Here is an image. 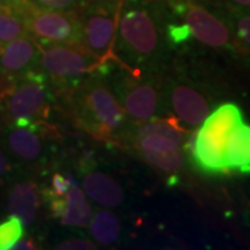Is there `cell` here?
I'll list each match as a JSON object with an SVG mask.
<instances>
[{"instance_id":"obj_23","label":"cell","mask_w":250,"mask_h":250,"mask_svg":"<svg viewBox=\"0 0 250 250\" xmlns=\"http://www.w3.org/2000/svg\"><path fill=\"white\" fill-rule=\"evenodd\" d=\"M75 182H77V181L72 178L71 175H68V174L53 172L49 185L42 188V190L49 192V193H53V195H64Z\"/></svg>"},{"instance_id":"obj_20","label":"cell","mask_w":250,"mask_h":250,"mask_svg":"<svg viewBox=\"0 0 250 250\" xmlns=\"http://www.w3.org/2000/svg\"><path fill=\"white\" fill-rule=\"evenodd\" d=\"M28 35L24 17L11 6L0 1V45Z\"/></svg>"},{"instance_id":"obj_1","label":"cell","mask_w":250,"mask_h":250,"mask_svg":"<svg viewBox=\"0 0 250 250\" xmlns=\"http://www.w3.org/2000/svg\"><path fill=\"white\" fill-rule=\"evenodd\" d=\"M167 13L159 0H121L113 57L132 70H160Z\"/></svg>"},{"instance_id":"obj_14","label":"cell","mask_w":250,"mask_h":250,"mask_svg":"<svg viewBox=\"0 0 250 250\" xmlns=\"http://www.w3.org/2000/svg\"><path fill=\"white\" fill-rule=\"evenodd\" d=\"M80 175L83 193L96 205L106 208H116L125 202L123 185L113 175L92 166L89 159L81 161Z\"/></svg>"},{"instance_id":"obj_11","label":"cell","mask_w":250,"mask_h":250,"mask_svg":"<svg viewBox=\"0 0 250 250\" xmlns=\"http://www.w3.org/2000/svg\"><path fill=\"white\" fill-rule=\"evenodd\" d=\"M185 128H199L211 113L210 99L195 83L185 78H166L164 81V111Z\"/></svg>"},{"instance_id":"obj_7","label":"cell","mask_w":250,"mask_h":250,"mask_svg":"<svg viewBox=\"0 0 250 250\" xmlns=\"http://www.w3.org/2000/svg\"><path fill=\"white\" fill-rule=\"evenodd\" d=\"M170 17L187 24L192 39L213 49L235 50L232 29L225 16L199 0H164Z\"/></svg>"},{"instance_id":"obj_9","label":"cell","mask_w":250,"mask_h":250,"mask_svg":"<svg viewBox=\"0 0 250 250\" xmlns=\"http://www.w3.org/2000/svg\"><path fill=\"white\" fill-rule=\"evenodd\" d=\"M52 134L45 123L7 125L1 128L0 143L18 167L41 170L53 156Z\"/></svg>"},{"instance_id":"obj_4","label":"cell","mask_w":250,"mask_h":250,"mask_svg":"<svg viewBox=\"0 0 250 250\" xmlns=\"http://www.w3.org/2000/svg\"><path fill=\"white\" fill-rule=\"evenodd\" d=\"M243 123V113L235 103L214 108L199 128L189 132L182 149L193 168L205 175L228 174L225 146L235 126Z\"/></svg>"},{"instance_id":"obj_27","label":"cell","mask_w":250,"mask_h":250,"mask_svg":"<svg viewBox=\"0 0 250 250\" xmlns=\"http://www.w3.org/2000/svg\"><path fill=\"white\" fill-rule=\"evenodd\" d=\"M224 1H225V4H229V6L250 9V0H224Z\"/></svg>"},{"instance_id":"obj_22","label":"cell","mask_w":250,"mask_h":250,"mask_svg":"<svg viewBox=\"0 0 250 250\" xmlns=\"http://www.w3.org/2000/svg\"><path fill=\"white\" fill-rule=\"evenodd\" d=\"M22 1L36 9L78 13L88 0H22Z\"/></svg>"},{"instance_id":"obj_6","label":"cell","mask_w":250,"mask_h":250,"mask_svg":"<svg viewBox=\"0 0 250 250\" xmlns=\"http://www.w3.org/2000/svg\"><path fill=\"white\" fill-rule=\"evenodd\" d=\"M38 45L41 49L39 70L45 72L52 90H57L59 95L77 88L103 64L82 45Z\"/></svg>"},{"instance_id":"obj_5","label":"cell","mask_w":250,"mask_h":250,"mask_svg":"<svg viewBox=\"0 0 250 250\" xmlns=\"http://www.w3.org/2000/svg\"><path fill=\"white\" fill-rule=\"evenodd\" d=\"M52 88L46 74L31 70L11 78L0 96V121L3 126L45 123L50 111Z\"/></svg>"},{"instance_id":"obj_21","label":"cell","mask_w":250,"mask_h":250,"mask_svg":"<svg viewBox=\"0 0 250 250\" xmlns=\"http://www.w3.org/2000/svg\"><path fill=\"white\" fill-rule=\"evenodd\" d=\"M24 235L22 221L17 215L10 214L4 221L0 223V250H10Z\"/></svg>"},{"instance_id":"obj_19","label":"cell","mask_w":250,"mask_h":250,"mask_svg":"<svg viewBox=\"0 0 250 250\" xmlns=\"http://www.w3.org/2000/svg\"><path fill=\"white\" fill-rule=\"evenodd\" d=\"M225 9L235 39V50L242 56H250V9L229 4H225Z\"/></svg>"},{"instance_id":"obj_10","label":"cell","mask_w":250,"mask_h":250,"mask_svg":"<svg viewBox=\"0 0 250 250\" xmlns=\"http://www.w3.org/2000/svg\"><path fill=\"white\" fill-rule=\"evenodd\" d=\"M121 0H88L78 11L82 46L99 60L113 57Z\"/></svg>"},{"instance_id":"obj_15","label":"cell","mask_w":250,"mask_h":250,"mask_svg":"<svg viewBox=\"0 0 250 250\" xmlns=\"http://www.w3.org/2000/svg\"><path fill=\"white\" fill-rule=\"evenodd\" d=\"M7 211L17 215L24 227H31L38 220L42 205L41 188L32 177H13L7 184Z\"/></svg>"},{"instance_id":"obj_13","label":"cell","mask_w":250,"mask_h":250,"mask_svg":"<svg viewBox=\"0 0 250 250\" xmlns=\"http://www.w3.org/2000/svg\"><path fill=\"white\" fill-rule=\"evenodd\" d=\"M42 202L50 215L65 227H88L93 215L88 197L75 182L64 195H53L41 189Z\"/></svg>"},{"instance_id":"obj_18","label":"cell","mask_w":250,"mask_h":250,"mask_svg":"<svg viewBox=\"0 0 250 250\" xmlns=\"http://www.w3.org/2000/svg\"><path fill=\"white\" fill-rule=\"evenodd\" d=\"M89 232L95 242L100 245H113L121 236V221L108 210H99L89 220Z\"/></svg>"},{"instance_id":"obj_2","label":"cell","mask_w":250,"mask_h":250,"mask_svg":"<svg viewBox=\"0 0 250 250\" xmlns=\"http://www.w3.org/2000/svg\"><path fill=\"white\" fill-rule=\"evenodd\" d=\"M60 96L72 120L93 138L107 142L129 139L134 123L126 116L106 77L99 71Z\"/></svg>"},{"instance_id":"obj_16","label":"cell","mask_w":250,"mask_h":250,"mask_svg":"<svg viewBox=\"0 0 250 250\" xmlns=\"http://www.w3.org/2000/svg\"><path fill=\"white\" fill-rule=\"evenodd\" d=\"M41 49L31 36L24 35L0 45V77L16 78L39 70Z\"/></svg>"},{"instance_id":"obj_8","label":"cell","mask_w":250,"mask_h":250,"mask_svg":"<svg viewBox=\"0 0 250 250\" xmlns=\"http://www.w3.org/2000/svg\"><path fill=\"white\" fill-rule=\"evenodd\" d=\"M24 17L28 36L36 43L82 45V27L78 13L36 9L22 0H0Z\"/></svg>"},{"instance_id":"obj_17","label":"cell","mask_w":250,"mask_h":250,"mask_svg":"<svg viewBox=\"0 0 250 250\" xmlns=\"http://www.w3.org/2000/svg\"><path fill=\"white\" fill-rule=\"evenodd\" d=\"M225 166L228 172L250 174V125L235 126L225 146Z\"/></svg>"},{"instance_id":"obj_25","label":"cell","mask_w":250,"mask_h":250,"mask_svg":"<svg viewBox=\"0 0 250 250\" xmlns=\"http://www.w3.org/2000/svg\"><path fill=\"white\" fill-rule=\"evenodd\" d=\"M54 249L60 250H95L98 249V246L89 239L85 238H70L65 241L59 242Z\"/></svg>"},{"instance_id":"obj_12","label":"cell","mask_w":250,"mask_h":250,"mask_svg":"<svg viewBox=\"0 0 250 250\" xmlns=\"http://www.w3.org/2000/svg\"><path fill=\"white\" fill-rule=\"evenodd\" d=\"M129 141L147 164L168 175H172V178L185 166L187 156L182 146L166 136L149 134L131 138Z\"/></svg>"},{"instance_id":"obj_24","label":"cell","mask_w":250,"mask_h":250,"mask_svg":"<svg viewBox=\"0 0 250 250\" xmlns=\"http://www.w3.org/2000/svg\"><path fill=\"white\" fill-rule=\"evenodd\" d=\"M17 167V164L10 157L9 153L6 152V149L0 143V189L7 187L10 179L16 174Z\"/></svg>"},{"instance_id":"obj_28","label":"cell","mask_w":250,"mask_h":250,"mask_svg":"<svg viewBox=\"0 0 250 250\" xmlns=\"http://www.w3.org/2000/svg\"><path fill=\"white\" fill-rule=\"evenodd\" d=\"M1 128H3V125H1V121H0V132H1Z\"/></svg>"},{"instance_id":"obj_3","label":"cell","mask_w":250,"mask_h":250,"mask_svg":"<svg viewBox=\"0 0 250 250\" xmlns=\"http://www.w3.org/2000/svg\"><path fill=\"white\" fill-rule=\"evenodd\" d=\"M129 120L138 124L164 111V81L160 70H132L114 59L99 67Z\"/></svg>"},{"instance_id":"obj_26","label":"cell","mask_w":250,"mask_h":250,"mask_svg":"<svg viewBox=\"0 0 250 250\" xmlns=\"http://www.w3.org/2000/svg\"><path fill=\"white\" fill-rule=\"evenodd\" d=\"M39 243L34 239V238H25L22 236L21 239H18L14 245H13V250H35L39 249Z\"/></svg>"}]
</instances>
